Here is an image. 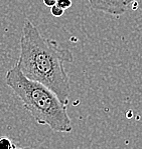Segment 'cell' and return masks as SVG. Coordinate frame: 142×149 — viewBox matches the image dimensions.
I'll return each instance as SVG.
<instances>
[{
	"instance_id": "cell-1",
	"label": "cell",
	"mask_w": 142,
	"mask_h": 149,
	"mask_svg": "<svg viewBox=\"0 0 142 149\" xmlns=\"http://www.w3.org/2000/svg\"><path fill=\"white\" fill-rule=\"evenodd\" d=\"M73 61L71 50L61 47L56 40L45 38L30 20H25L16 65L27 78L49 87L67 104L71 87L65 64Z\"/></svg>"
},
{
	"instance_id": "cell-2",
	"label": "cell",
	"mask_w": 142,
	"mask_h": 149,
	"mask_svg": "<svg viewBox=\"0 0 142 149\" xmlns=\"http://www.w3.org/2000/svg\"><path fill=\"white\" fill-rule=\"evenodd\" d=\"M5 82L38 124L49 126L54 132L72 131L68 104L49 87L27 78L17 65L7 71Z\"/></svg>"
},
{
	"instance_id": "cell-3",
	"label": "cell",
	"mask_w": 142,
	"mask_h": 149,
	"mask_svg": "<svg viewBox=\"0 0 142 149\" xmlns=\"http://www.w3.org/2000/svg\"><path fill=\"white\" fill-rule=\"evenodd\" d=\"M94 10L102 11L111 15H122L127 10L124 0H88Z\"/></svg>"
},
{
	"instance_id": "cell-4",
	"label": "cell",
	"mask_w": 142,
	"mask_h": 149,
	"mask_svg": "<svg viewBox=\"0 0 142 149\" xmlns=\"http://www.w3.org/2000/svg\"><path fill=\"white\" fill-rule=\"evenodd\" d=\"M14 147L15 144L7 137H1L0 138V149H12Z\"/></svg>"
},
{
	"instance_id": "cell-5",
	"label": "cell",
	"mask_w": 142,
	"mask_h": 149,
	"mask_svg": "<svg viewBox=\"0 0 142 149\" xmlns=\"http://www.w3.org/2000/svg\"><path fill=\"white\" fill-rule=\"evenodd\" d=\"M72 0H57V4L59 7H61L64 10H67L72 6Z\"/></svg>"
},
{
	"instance_id": "cell-6",
	"label": "cell",
	"mask_w": 142,
	"mask_h": 149,
	"mask_svg": "<svg viewBox=\"0 0 142 149\" xmlns=\"http://www.w3.org/2000/svg\"><path fill=\"white\" fill-rule=\"evenodd\" d=\"M50 12H52V14L54 17H61L65 13V10L61 9V7H59L58 5H54L52 7H50Z\"/></svg>"
},
{
	"instance_id": "cell-7",
	"label": "cell",
	"mask_w": 142,
	"mask_h": 149,
	"mask_svg": "<svg viewBox=\"0 0 142 149\" xmlns=\"http://www.w3.org/2000/svg\"><path fill=\"white\" fill-rule=\"evenodd\" d=\"M43 3L47 7H52V6L57 4V0H43Z\"/></svg>"
},
{
	"instance_id": "cell-8",
	"label": "cell",
	"mask_w": 142,
	"mask_h": 149,
	"mask_svg": "<svg viewBox=\"0 0 142 149\" xmlns=\"http://www.w3.org/2000/svg\"><path fill=\"white\" fill-rule=\"evenodd\" d=\"M138 1L139 0H124V5L126 6V7H128L130 4L136 3V2H138Z\"/></svg>"
},
{
	"instance_id": "cell-9",
	"label": "cell",
	"mask_w": 142,
	"mask_h": 149,
	"mask_svg": "<svg viewBox=\"0 0 142 149\" xmlns=\"http://www.w3.org/2000/svg\"><path fill=\"white\" fill-rule=\"evenodd\" d=\"M12 149H27V148H21V147H17V146L15 145V147H14V148H12Z\"/></svg>"
}]
</instances>
